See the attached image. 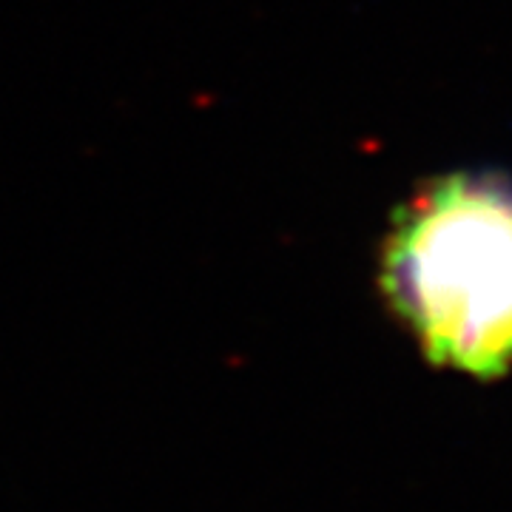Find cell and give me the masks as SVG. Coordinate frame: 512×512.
Returning a JSON list of instances; mask_svg holds the SVG:
<instances>
[{
    "instance_id": "obj_1",
    "label": "cell",
    "mask_w": 512,
    "mask_h": 512,
    "mask_svg": "<svg viewBox=\"0 0 512 512\" xmlns=\"http://www.w3.org/2000/svg\"><path fill=\"white\" fill-rule=\"evenodd\" d=\"M393 316L436 367L473 379L512 370V183L458 171L396 211L379 262Z\"/></svg>"
}]
</instances>
